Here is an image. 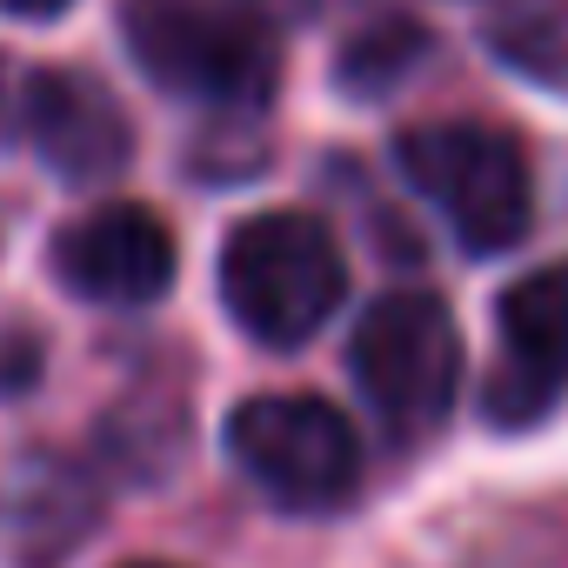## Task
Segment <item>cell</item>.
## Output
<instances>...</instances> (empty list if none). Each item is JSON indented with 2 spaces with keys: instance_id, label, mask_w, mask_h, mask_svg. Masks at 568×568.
Returning <instances> with one entry per match:
<instances>
[{
  "instance_id": "cell-10",
  "label": "cell",
  "mask_w": 568,
  "mask_h": 568,
  "mask_svg": "<svg viewBox=\"0 0 568 568\" xmlns=\"http://www.w3.org/2000/svg\"><path fill=\"white\" fill-rule=\"evenodd\" d=\"M41 382V342L21 328H0V395H28Z\"/></svg>"
},
{
  "instance_id": "cell-8",
  "label": "cell",
  "mask_w": 568,
  "mask_h": 568,
  "mask_svg": "<svg viewBox=\"0 0 568 568\" xmlns=\"http://www.w3.org/2000/svg\"><path fill=\"white\" fill-rule=\"evenodd\" d=\"M501 362L568 388V261L521 274L501 295Z\"/></svg>"
},
{
  "instance_id": "cell-2",
  "label": "cell",
  "mask_w": 568,
  "mask_h": 568,
  "mask_svg": "<svg viewBox=\"0 0 568 568\" xmlns=\"http://www.w3.org/2000/svg\"><path fill=\"white\" fill-rule=\"evenodd\" d=\"M121 34L141 74L181 101L261 108L281 74L267 21L234 0H128Z\"/></svg>"
},
{
  "instance_id": "cell-11",
  "label": "cell",
  "mask_w": 568,
  "mask_h": 568,
  "mask_svg": "<svg viewBox=\"0 0 568 568\" xmlns=\"http://www.w3.org/2000/svg\"><path fill=\"white\" fill-rule=\"evenodd\" d=\"M61 8H68V0H0V14H21V21H48Z\"/></svg>"
},
{
  "instance_id": "cell-5",
  "label": "cell",
  "mask_w": 568,
  "mask_h": 568,
  "mask_svg": "<svg viewBox=\"0 0 568 568\" xmlns=\"http://www.w3.org/2000/svg\"><path fill=\"white\" fill-rule=\"evenodd\" d=\"M348 368H355V388L368 395V408L388 428L422 435V428H435L455 408L462 335H455V322H448V308L435 295H415V288L408 295H382L355 322Z\"/></svg>"
},
{
  "instance_id": "cell-7",
  "label": "cell",
  "mask_w": 568,
  "mask_h": 568,
  "mask_svg": "<svg viewBox=\"0 0 568 568\" xmlns=\"http://www.w3.org/2000/svg\"><path fill=\"white\" fill-rule=\"evenodd\" d=\"M21 128H28V148L61 181H108L128 161V121L114 94L88 74H34Z\"/></svg>"
},
{
  "instance_id": "cell-12",
  "label": "cell",
  "mask_w": 568,
  "mask_h": 568,
  "mask_svg": "<svg viewBox=\"0 0 568 568\" xmlns=\"http://www.w3.org/2000/svg\"><path fill=\"white\" fill-rule=\"evenodd\" d=\"M141 568H168V561H141Z\"/></svg>"
},
{
  "instance_id": "cell-3",
  "label": "cell",
  "mask_w": 568,
  "mask_h": 568,
  "mask_svg": "<svg viewBox=\"0 0 568 568\" xmlns=\"http://www.w3.org/2000/svg\"><path fill=\"white\" fill-rule=\"evenodd\" d=\"M395 168L408 187L455 227L468 254H501L528 234L535 187L528 161L501 128L481 121H422L395 141Z\"/></svg>"
},
{
  "instance_id": "cell-6",
  "label": "cell",
  "mask_w": 568,
  "mask_h": 568,
  "mask_svg": "<svg viewBox=\"0 0 568 568\" xmlns=\"http://www.w3.org/2000/svg\"><path fill=\"white\" fill-rule=\"evenodd\" d=\"M54 267L81 302L141 308V302L168 295V281H174V234L154 207L121 201V207L81 214L74 227H61Z\"/></svg>"
},
{
  "instance_id": "cell-9",
  "label": "cell",
  "mask_w": 568,
  "mask_h": 568,
  "mask_svg": "<svg viewBox=\"0 0 568 568\" xmlns=\"http://www.w3.org/2000/svg\"><path fill=\"white\" fill-rule=\"evenodd\" d=\"M422 28H408V21H382V28H368V34H355L348 41V54H342V88L348 94H388L415 61H422Z\"/></svg>"
},
{
  "instance_id": "cell-1",
  "label": "cell",
  "mask_w": 568,
  "mask_h": 568,
  "mask_svg": "<svg viewBox=\"0 0 568 568\" xmlns=\"http://www.w3.org/2000/svg\"><path fill=\"white\" fill-rule=\"evenodd\" d=\"M342 288H348L342 247L302 207L254 214L221 247V302L241 322V335L267 348H302L342 308Z\"/></svg>"
},
{
  "instance_id": "cell-4",
  "label": "cell",
  "mask_w": 568,
  "mask_h": 568,
  "mask_svg": "<svg viewBox=\"0 0 568 568\" xmlns=\"http://www.w3.org/2000/svg\"><path fill=\"white\" fill-rule=\"evenodd\" d=\"M227 455L281 508H342L362 481V442L342 408L315 395H254L227 422Z\"/></svg>"
}]
</instances>
